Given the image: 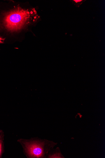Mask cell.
Here are the masks:
<instances>
[{
  "instance_id": "obj_2",
  "label": "cell",
  "mask_w": 105,
  "mask_h": 158,
  "mask_svg": "<svg viewBox=\"0 0 105 158\" xmlns=\"http://www.w3.org/2000/svg\"><path fill=\"white\" fill-rule=\"evenodd\" d=\"M43 145L42 143L36 142L27 143L26 151L30 157L39 158L44 155Z\"/></svg>"
},
{
  "instance_id": "obj_1",
  "label": "cell",
  "mask_w": 105,
  "mask_h": 158,
  "mask_svg": "<svg viewBox=\"0 0 105 158\" xmlns=\"http://www.w3.org/2000/svg\"><path fill=\"white\" fill-rule=\"evenodd\" d=\"M33 11L18 7L6 14L3 24L11 31H17L28 24L32 19Z\"/></svg>"
},
{
  "instance_id": "obj_4",
  "label": "cell",
  "mask_w": 105,
  "mask_h": 158,
  "mask_svg": "<svg viewBox=\"0 0 105 158\" xmlns=\"http://www.w3.org/2000/svg\"><path fill=\"white\" fill-rule=\"evenodd\" d=\"M5 39L2 38L0 37V44H3V41L5 40Z\"/></svg>"
},
{
  "instance_id": "obj_3",
  "label": "cell",
  "mask_w": 105,
  "mask_h": 158,
  "mask_svg": "<svg viewBox=\"0 0 105 158\" xmlns=\"http://www.w3.org/2000/svg\"><path fill=\"white\" fill-rule=\"evenodd\" d=\"M2 152V142L0 140V156H1Z\"/></svg>"
},
{
  "instance_id": "obj_5",
  "label": "cell",
  "mask_w": 105,
  "mask_h": 158,
  "mask_svg": "<svg viewBox=\"0 0 105 158\" xmlns=\"http://www.w3.org/2000/svg\"><path fill=\"white\" fill-rule=\"evenodd\" d=\"M75 1V2H76V3L80 2L81 1H79H79Z\"/></svg>"
}]
</instances>
